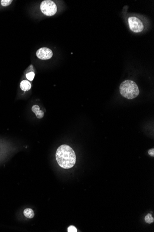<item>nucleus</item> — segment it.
Instances as JSON below:
<instances>
[{
    "instance_id": "1",
    "label": "nucleus",
    "mask_w": 154,
    "mask_h": 232,
    "mask_svg": "<svg viewBox=\"0 0 154 232\" xmlns=\"http://www.w3.org/2000/svg\"><path fill=\"white\" fill-rule=\"evenodd\" d=\"M55 158L59 166L63 169L72 168L76 162L75 152L67 145H63L59 147L56 151Z\"/></svg>"
},
{
    "instance_id": "2",
    "label": "nucleus",
    "mask_w": 154,
    "mask_h": 232,
    "mask_svg": "<svg viewBox=\"0 0 154 232\" xmlns=\"http://www.w3.org/2000/svg\"><path fill=\"white\" fill-rule=\"evenodd\" d=\"M121 96L128 99H133L139 94V88L137 84L131 80H126L122 82L120 86Z\"/></svg>"
},
{
    "instance_id": "3",
    "label": "nucleus",
    "mask_w": 154,
    "mask_h": 232,
    "mask_svg": "<svg viewBox=\"0 0 154 232\" xmlns=\"http://www.w3.org/2000/svg\"><path fill=\"white\" fill-rule=\"evenodd\" d=\"M40 9L42 13L48 16H52L56 13L57 6L54 1L50 0H45L41 3Z\"/></svg>"
},
{
    "instance_id": "4",
    "label": "nucleus",
    "mask_w": 154,
    "mask_h": 232,
    "mask_svg": "<svg viewBox=\"0 0 154 232\" xmlns=\"http://www.w3.org/2000/svg\"><path fill=\"white\" fill-rule=\"evenodd\" d=\"M128 23L131 30L134 33H139L143 30V23L136 17L131 16L128 18Z\"/></svg>"
},
{
    "instance_id": "5",
    "label": "nucleus",
    "mask_w": 154,
    "mask_h": 232,
    "mask_svg": "<svg viewBox=\"0 0 154 232\" xmlns=\"http://www.w3.org/2000/svg\"><path fill=\"white\" fill-rule=\"evenodd\" d=\"M36 55L38 59L41 60H48L50 59L53 56L52 50L47 48L42 47L37 51Z\"/></svg>"
},
{
    "instance_id": "6",
    "label": "nucleus",
    "mask_w": 154,
    "mask_h": 232,
    "mask_svg": "<svg viewBox=\"0 0 154 232\" xmlns=\"http://www.w3.org/2000/svg\"><path fill=\"white\" fill-rule=\"evenodd\" d=\"M31 110H32L33 112L36 115V116H37L38 118L42 119L43 118L44 115V112L43 111L40 110V107H39V106L35 105L33 106Z\"/></svg>"
},
{
    "instance_id": "7",
    "label": "nucleus",
    "mask_w": 154,
    "mask_h": 232,
    "mask_svg": "<svg viewBox=\"0 0 154 232\" xmlns=\"http://www.w3.org/2000/svg\"><path fill=\"white\" fill-rule=\"evenodd\" d=\"M20 87L23 91H28L31 89V85L30 82L28 81L23 80L20 84Z\"/></svg>"
},
{
    "instance_id": "8",
    "label": "nucleus",
    "mask_w": 154,
    "mask_h": 232,
    "mask_svg": "<svg viewBox=\"0 0 154 232\" xmlns=\"http://www.w3.org/2000/svg\"><path fill=\"white\" fill-rule=\"evenodd\" d=\"M23 214L26 218H29V219H32L35 216L34 212L33 209L31 208L25 209L23 211Z\"/></svg>"
},
{
    "instance_id": "9",
    "label": "nucleus",
    "mask_w": 154,
    "mask_h": 232,
    "mask_svg": "<svg viewBox=\"0 0 154 232\" xmlns=\"http://www.w3.org/2000/svg\"><path fill=\"white\" fill-rule=\"evenodd\" d=\"M145 222L147 223L151 224L152 223V222H154V219L152 217L151 214H148L145 217Z\"/></svg>"
},
{
    "instance_id": "10",
    "label": "nucleus",
    "mask_w": 154,
    "mask_h": 232,
    "mask_svg": "<svg viewBox=\"0 0 154 232\" xmlns=\"http://www.w3.org/2000/svg\"><path fill=\"white\" fill-rule=\"evenodd\" d=\"M12 0H1V5L4 7H7L12 3Z\"/></svg>"
},
{
    "instance_id": "11",
    "label": "nucleus",
    "mask_w": 154,
    "mask_h": 232,
    "mask_svg": "<svg viewBox=\"0 0 154 232\" xmlns=\"http://www.w3.org/2000/svg\"><path fill=\"white\" fill-rule=\"evenodd\" d=\"M35 74L33 72H30L26 74V77L30 81H33L34 78Z\"/></svg>"
},
{
    "instance_id": "12",
    "label": "nucleus",
    "mask_w": 154,
    "mask_h": 232,
    "mask_svg": "<svg viewBox=\"0 0 154 232\" xmlns=\"http://www.w3.org/2000/svg\"><path fill=\"white\" fill-rule=\"evenodd\" d=\"M67 232H77L78 230L74 226H70L68 227L67 229Z\"/></svg>"
},
{
    "instance_id": "13",
    "label": "nucleus",
    "mask_w": 154,
    "mask_h": 232,
    "mask_svg": "<svg viewBox=\"0 0 154 232\" xmlns=\"http://www.w3.org/2000/svg\"><path fill=\"white\" fill-rule=\"evenodd\" d=\"M148 153L149 155H150L151 156H154V148L151 149L148 151Z\"/></svg>"
}]
</instances>
